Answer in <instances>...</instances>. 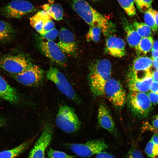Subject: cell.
Masks as SVG:
<instances>
[{"mask_svg": "<svg viewBox=\"0 0 158 158\" xmlns=\"http://www.w3.org/2000/svg\"><path fill=\"white\" fill-rule=\"evenodd\" d=\"M70 5L73 10L90 27H100L107 35L111 30L112 24L105 16L94 9L85 0H71Z\"/></svg>", "mask_w": 158, "mask_h": 158, "instance_id": "1", "label": "cell"}, {"mask_svg": "<svg viewBox=\"0 0 158 158\" xmlns=\"http://www.w3.org/2000/svg\"><path fill=\"white\" fill-rule=\"evenodd\" d=\"M111 63L107 59L99 60L90 67L89 83L92 91L95 96L104 95V86L111 78Z\"/></svg>", "mask_w": 158, "mask_h": 158, "instance_id": "2", "label": "cell"}, {"mask_svg": "<svg viewBox=\"0 0 158 158\" xmlns=\"http://www.w3.org/2000/svg\"><path fill=\"white\" fill-rule=\"evenodd\" d=\"M55 123L58 128L67 133L77 131L81 126V122L73 109L66 105L59 107Z\"/></svg>", "mask_w": 158, "mask_h": 158, "instance_id": "3", "label": "cell"}, {"mask_svg": "<svg viewBox=\"0 0 158 158\" xmlns=\"http://www.w3.org/2000/svg\"><path fill=\"white\" fill-rule=\"evenodd\" d=\"M46 77L54 83L67 98L77 103L80 102L79 97L64 75L56 68L50 67L47 72Z\"/></svg>", "mask_w": 158, "mask_h": 158, "instance_id": "4", "label": "cell"}, {"mask_svg": "<svg viewBox=\"0 0 158 158\" xmlns=\"http://www.w3.org/2000/svg\"><path fill=\"white\" fill-rule=\"evenodd\" d=\"M35 10L33 5L28 1L14 0L1 8L0 12L6 17L19 18Z\"/></svg>", "mask_w": 158, "mask_h": 158, "instance_id": "5", "label": "cell"}, {"mask_svg": "<svg viewBox=\"0 0 158 158\" xmlns=\"http://www.w3.org/2000/svg\"><path fill=\"white\" fill-rule=\"evenodd\" d=\"M129 102L134 113L139 117L147 116L152 110V103L145 92L131 91Z\"/></svg>", "mask_w": 158, "mask_h": 158, "instance_id": "6", "label": "cell"}, {"mask_svg": "<svg viewBox=\"0 0 158 158\" xmlns=\"http://www.w3.org/2000/svg\"><path fill=\"white\" fill-rule=\"evenodd\" d=\"M12 75L17 82L25 86L38 87L43 82L44 71L36 65H31L22 73Z\"/></svg>", "mask_w": 158, "mask_h": 158, "instance_id": "7", "label": "cell"}, {"mask_svg": "<svg viewBox=\"0 0 158 158\" xmlns=\"http://www.w3.org/2000/svg\"><path fill=\"white\" fill-rule=\"evenodd\" d=\"M70 147L71 150L78 156L87 158L105 151L108 146L103 140H95L83 144H73Z\"/></svg>", "mask_w": 158, "mask_h": 158, "instance_id": "8", "label": "cell"}, {"mask_svg": "<svg viewBox=\"0 0 158 158\" xmlns=\"http://www.w3.org/2000/svg\"><path fill=\"white\" fill-rule=\"evenodd\" d=\"M31 65L28 59L21 55H6L0 57V67L12 74L21 73Z\"/></svg>", "mask_w": 158, "mask_h": 158, "instance_id": "9", "label": "cell"}, {"mask_svg": "<svg viewBox=\"0 0 158 158\" xmlns=\"http://www.w3.org/2000/svg\"><path fill=\"white\" fill-rule=\"evenodd\" d=\"M105 95L115 106L121 107L125 104L126 99L125 91L120 83L111 78L106 83L104 89Z\"/></svg>", "mask_w": 158, "mask_h": 158, "instance_id": "10", "label": "cell"}, {"mask_svg": "<svg viewBox=\"0 0 158 158\" xmlns=\"http://www.w3.org/2000/svg\"><path fill=\"white\" fill-rule=\"evenodd\" d=\"M53 127L47 123L44 126L42 132L31 150L28 158H44L45 150L49 145L52 137Z\"/></svg>", "mask_w": 158, "mask_h": 158, "instance_id": "11", "label": "cell"}, {"mask_svg": "<svg viewBox=\"0 0 158 158\" xmlns=\"http://www.w3.org/2000/svg\"><path fill=\"white\" fill-rule=\"evenodd\" d=\"M40 46V49L46 56L59 65H66L67 59L65 54L54 42H42Z\"/></svg>", "mask_w": 158, "mask_h": 158, "instance_id": "12", "label": "cell"}, {"mask_svg": "<svg viewBox=\"0 0 158 158\" xmlns=\"http://www.w3.org/2000/svg\"><path fill=\"white\" fill-rule=\"evenodd\" d=\"M57 44L63 52L72 56L76 55L77 46L75 37L69 30L64 28L61 29Z\"/></svg>", "mask_w": 158, "mask_h": 158, "instance_id": "13", "label": "cell"}, {"mask_svg": "<svg viewBox=\"0 0 158 158\" xmlns=\"http://www.w3.org/2000/svg\"><path fill=\"white\" fill-rule=\"evenodd\" d=\"M105 50L112 56L121 57L126 54L125 42L120 38L115 36H110L106 41Z\"/></svg>", "mask_w": 158, "mask_h": 158, "instance_id": "14", "label": "cell"}, {"mask_svg": "<svg viewBox=\"0 0 158 158\" xmlns=\"http://www.w3.org/2000/svg\"><path fill=\"white\" fill-rule=\"evenodd\" d=\"M0 98L12 104H17L20 97L17 90L10 85L0 75Z\"/></svg>", "mask_w": 158, "mask_h": 158, "instance_id": "15", "label": "cell"}, {"mask_svg": "<svg viewBox=\"0 0 158 158\" xmlns=\"http://www.w3.org/2000/svg\"><path fill=\"white\" fill-rule=\"evenodd\" d=\"M97 118L99 123L102 127L110 133L114 132V121L108 109L103 104H101L99 107Z\"/></svg>", "mask_w": 158, "mask_h": 158, "instance_id": "16", "label": "cell"}, {"mask_svg": "<svg viewBox=\"0 0 158 158\" xmlns=\"http://www.w3.org/2000/svg\"><path fill=\"white\" fill-rule=\"evenodd\" d=\"M153 82L151 73L147 77L142 79L129 77L128 86L131 92H145L149 90Z\"/></svg>", "mask_w": 158, "mask_h": 158, "instance_id": "17", "label": "cell"}, {"mask_svg": "<svg viewBox=\"0 0 158 158\" xmlns=\"http://www.w3.org/2000/svg\"><path fill=\"white\" fill-rule=\"evenodd\" d=\"M51 19L50 16L44 10L40 11L30 17V25L40 34L41 33L45 23Z\"/></svg>", "mask_w": 158, "mask_h": 158, "instance_id": "18", "label": "cell"}, {"mask_svg": "<svg viewBox=\"0 0 158 158\" xmlns=\"http://www.w3.org/2000/svg\"><path fill=\"white\" fill-rule=\"evenodd\" d=\"M123 25L128 44L130 47L136 48L142 37L137 32L133 25L125 22L123 23Z\"/></svg>", "mask_w": 158, "mask_h": 158, "instance_id": "19", "label": "cell"}, {"mask_svg": "<svg viewBox=\"0 0 158 158\" xmlns=\"http://www.w3.org/2000/svg\"><path fill=\"white\" fill-rule=\"evenodd\" d=\"M51 18L58 21L61 20L63 16V9L59 4H46L41 6Z\"/></svg>", "mask_w": 158, "mask_h": 158, "instance_id": "20", "label": "cell"}, {"mask_svg": "<svg viewBox=\"0 0 158 158\" xmlns=\"http://www.w3.org/2000/svg\"><path fill=\"white\" fill-rule=\"evenodd\" d=\"M152 66V59L148 57L140 56L134 61L131 72L150 71Z\"/></svg>", "mask_w": 158, "mask_h": 158, "instance_id": "21", "label": "cell"}, {"mask_svg": "<svg viewBox=\"0 0 158 158\" xmlns=\"http://www.w3.org/2000/svg\"><path fill=\"white\" fill-rule=\"evenodd\" d=\"M15 31L9 23L0 20V42L8 41L14 36Z\"/></svg>", "mask_w": 158, "mask_h": 158, "instance_id": "22", "label": "cell"}, {"mask_svg": "<svg viewBox=\"0 0 158 158\" xmlns=\"http://www.w3.org/2000/svg\"><path fill=\"white\" fill-rule=\"evenodd\" d=\"M30 141L24 142L10 150L0 152V158H15L22 153L28 146Z\"/></svg>", "mask_w": 158, "mask_h": 158, "instance_id": "23", "label": "cell"}, {"mask_svg": "<svg viewBox=\"0 0 158 158\" xmlns=\"http://www.w3.org/2000/svg\"><path fill=\"white\" fill-rule=\"evenodd\" d=\"M153 43V40L151 36L142 38L135 49L138 52L146 54L152 50Z\"/></svg>", "mask_w": 158, "mask_h": 158, "instance_id": "24", "label": "cell"}, {"mask_svg": "<svg viewBox=\"0 0 158 158\" xmlns=\"http://www.w3.org/2000/svg\"><path fill=\"white\" fill-rule=\"evenodd\" d=\"M156 11L151 8L145 13L144 16L145 23L149 26L154 32L158 29L155 20V14Z\"/></svg>", "mask_w": 158, "mask_h": 158, "instance_id": "25", "label": "cell"}, {"mask_svg": "<svg viewBox=\"0 0 158 158\" xmlns=\"http://www.w3.org/2000/svg\"><path fill=\"white\" fill-rule=\"evenodd\" d=\"M133 25L142 38L151 36L152 34V30L145 23L135 22L133 23Z\"/></svg>", "mask_w": 158, "mask_h": 158, "instance_id": "26", "label": "cell"}, {"mask_svg": "<svg viewBox=\"0 0 158 158\" xmlns=\"http://www.w3.org/2000/svg\"><path fill=\"white\" fill-rule=\"evenodd\" d=\"M120 5L127 14L133 16L136 13L134 0H117Z\"/></svg>", "mask_w": 158, "mask_h": 158, "instance_id": "27", "label": "cell"}, {"mask_svg": "<svg viewBox=\"0 0 158 158\" xmlns=\"http://www.w3.org/2000/svg\"><path fill=\"white\" fill-rule=\"evenodd\" d=\"M102 30L101 28L97 26L90 27L86 37L88 41L95 42L99 41L100 39Z\"/></svg>", "mask_w": 158, "mask_h": 158, "instance_id": "28", "label": "cell"}, {"mask_svg": "<svg viewBox=\"0 0 158 158\" xmlns=\"http://www.w3.org/2000/svg\"><path fill=\"white\" fill-rule=\"evenodd\" d=\"M145 151L150 158L158 157V144L154 143L150 139L147 143Z\"/></svg>", "mask_w": 158, "mask_h": 158, "instance_id": "29", "label": "cell"}, {"mask_svg": "<svg viewBox=\"0 0 158 158\" xmlns=\"http://www.w3.org/2000/svg\"><path fill=\"white\" fill-rule=\"evenodd\" d=\"M138 10L142 13H145L150 8L153 0H134Z\"/></svg>", "mask_w": 158, "mask_h": 158, "instance_id": "30", "label": "cell"}, {"mask_svg": "<svg viewBox=\"0 0 158 158\" xmlns=\"http://www.w3.org/2000/svg\"><path fill=\"white\" fill-rule=\"evenodd\" d=\"M47 154L50 158H74L75 157L68 155L66 153L55 150L50 148L47 151Z\"/></svg>", "mask_w": 158, "mask_h": 158, "instance_id": "31", "label": "cell"}, {"mask_svg": "<svg viewBox=\"0 0 158 158\" xmlns=\"http://www.w3.org/2000/svg\"><path fill=\"white\" fill-rule=\"evenodd\" d=\"M125 158H143L142 152L135 147L130 149L127 154Z\"/></svg>", "mask_w": 158, "mask_h": 158, "instance_id": "32", "label": "cell"}, {"mask_svg": "<svg viewBox=\"0 0 158 158\" xmlns=\"http://www.w3.org/2000/svg\"><path fill=\"white\" fill-rule=\"evenodd\" d=\"M59 34L58 30L54 28L50 31L41 35L43 38L48 41H52L56 38Z\"/></svg>", "mask_w": 158, "mask_h": 158, "instance_id": "33", "label": "cell"}, {"mask_svg": "<svg viewBox=\"0 0 158 158\" xmlns=\"http://www.w3.org/2000/svg\"><path fill=\"white\" fill-rule=\"evenodd\" d=\"M55 24L51 19L47 21L44 24L40 35L43 34L55 28Z\"/></svg>", "mask_w": 158, "mask_h": 158, "instance_id": "34", "label": "cell"}, {"mask_svg": "<svg viewBox=\"0 0 158 158\" xmlns=\"http://www.w3.org/2000/svg\"><path fill=\"white\" fill-rule=\"evenodd\" d=\"M147 95L151 103L154 104H158V94L152 92H149Z\"/></svg>", "mask_w": 158, "mask_h": 158, "instance_id": "35", "label": "cell"}, {"mask_svg": "<svg viewBox=\"0 0 158 158\" xmlns=\"http://www.w3.org/2000/svg\"><path fill=\"white\" fill-rule=\"evenodd\" d=\"M151 51L152 59L158 57V40L154 42Z\"/></svg>", "mask_w": 158, "mask_h": 158, "instance_id": "36", "label": "cell"}, {"mask_svg": "<svg viewBox=\"0 0 158 158\" xmlns=\"http://www.w3.org/2000/svg\"><path fill=\"white\" fill-rule=\"evenodd\" d=\"M96 158H115L113 155L102 152L96 155Z\"/></svg>", "mask_w": 158, "mask_h": 158, "instance_id": "37", "label": "cell"}, {"mask_svg": "<svg viewBox=\"0 0 158 158\" xmlns=\"http://www.w3.org/2000/svg\"><path fill=\"white\" fill-rule=\"evenodd\" d=\"M150 90L152 92L158 94V82L153 81Z\"/></svg>", "mask_w": 158, "mask_h": 158, "instance_id": "38", "label": "cell"}, {"mask_svg": "<svg viewBox=\"0 0 158 158\" xmlns=\"http://www.w3.org/2000/svg\"><path fill=\"white\" fill-rule=\"evenodd\" d=\"M152 123L154 128L158 129V115L153 116L152 119Z\"/></svg>", "mask_w": 158, "mask_h": 158, "instance_id": "39", "label": "cell"}, {"mask_svg": "<svg viewBox=\"0 0 158 158\" xmlns=\"http://www.w3.org/2000/svg\"><path fill=\"white\" fill-rule=\"evenodd\" d=\"M153 80L154 81L158 82V70H157L152 73Z\"/></svg>", "mask_w": 158, "mask_h": 158, "instance_id": "40", "label": "cell"}, {"mask_svg": "<svg viewBox=\"0 0 158 158\" xmlns=\"http://www.w3.org/2000/svg\"><path fill=\"white\" fill-rule=\"evenodd\" d=\"M152 59V65L155 69L158 70V57Z\"/></svg>", "mask_w": 158, "mask_h": 158, "instance_id": "41", "label": "cell"}, {"mask_svg": "<svg viewBox=\"0 0 158 158\" xmlns=\"http://www.w3.org/2000/svg\"><path fill=\"white\" fill-rule=\"evenodd\" d=\"M5 123L6 122L5 119L0 116V127L4 125Z\"/></svg>", "mask_w": 158, "mask_h": 158, "instance_id": "42", "label": "cell"}, {"mask_svg": "<svg viewBox=\"0 0 158 158\" xmlns=\"http://www.w3.org/2000/svg\"><path fill=\"white\" fill-rule=\"evenodd\" d=\"M155 18L156 24L158 27V12L156 11L155 14Z\"/></svg>", "mask_w": 158, "mask_h": 158, "instance_id": "43", "label": "cell"}, {"mask_svg": "<svg viewBox=\"0 0 158 158\" xmlns=\"http://www.w3.org/2000/svg\"><path fill=\"white\" fill-rule=\"evenodd\" d=\"M148 129L150 130L154 131L155 132H158V129H155L154 127H152L151 126H150L149 127Z\"/></svg>", "mask_w": 158, "mask_h": 158, "instance_id": "44", "label": "cell"}, {"mask_svg": "<svg viewBox=\"0 0 158 158\" xmlns=\"http://www.w3.org/2000/svg\"><path fill=\"white\" fill-rule=\"evenodd\" d=\"M47 0L49 3V4H52L54 2V0Z\"/></svg>", "mask_w": 158, "mask_h": 158, "instance_id": "45", "label": "cell"}, {"mask_svg": "<svg viewBox=\"0 0 158 158\" xmlns=\"http://www.w3.org/2000/svg\"><path fill=\"white\" fill-rule=\"evenodd\" d=\"M93 1H100L101 0H92Z\"/></svg>", "mask_w": 158, "mask_h": 158, "instance_id": "46", "label": "cell"}]
</instances>
